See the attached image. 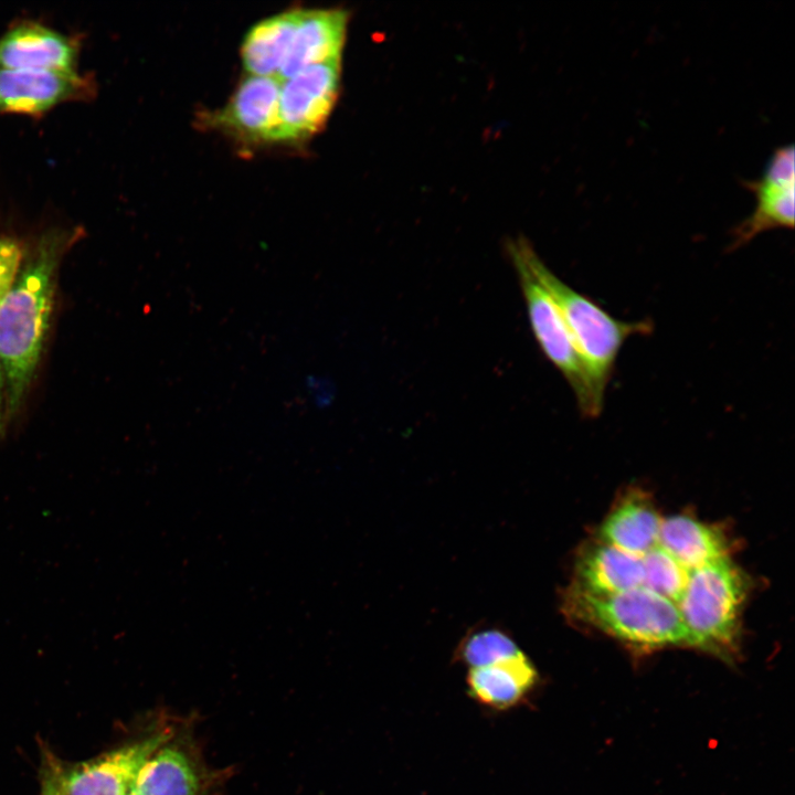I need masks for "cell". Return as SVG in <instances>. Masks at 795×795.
<instances>
[{
	"label": "cell",
	"instance_id": "cell-1",
	"mask_svg": "<svg viewBox=\"0 0 795 795\" xmlns=\"http://www.w3.org/2000/svg\"><path fill=\"white\" fill-rule=\"evenodd\" d=\"M65 242L66 237L55 232L42 237L0 301L6 416L19 410L39 363Z\"/></svg>",
	"mask_w": 795,
	"mask_h": 795
},
{
	"label": "cell",
	"instance_id": "cell-2",
	"mask_svg": "<svg viewBox=\"0 0 795 795\" xmlns=\"http://www.w3.org/2000/svg\"><path fill=\"white\" fill-rule=\"evenodd\" d=\"M529 262L565 320L586 378L593 417L598 416L622 347L634 336L651 333L653 322L647 319L625 321L615 318L594 299L573 289L558 277L532 245L529 250Z\"/></svg>",
	"mask_w": 795,
	"mask_h": 795
},
{
	"label": "cell",
	"instance_id": "cell-3",
	"mask_svg": "<svg viewBox=\"0 0 795 795\" xmlns=\"http://www.w3.org/2000/svg\"><path fill=\"white\" fill-rule=\"evenodd\" d=\"M561 610L569 621L640 648L695 647L676 603L644 586L610 594L568 586Z\"/></svg>",
	"mask_w": 795,
	"mask_h": 795
},
{
	"label": "cell",
	"instance_id": "cell-4",
	"mask_svg": "<svg viewBox=\"0 0 795 795\" xmlns=\"http://www.w3.org/2000/svg\"><path fill=\"white\" fill-rule=\"evenodd\" d=\"M748 591L746 575L730 556L688 572L677 606L696 648L723 658L734 655Z\"/></svg>",
	"mask_w": 795,
	"mask_h": 795
},
{
	"label": "cell",
	"instance_id": "cell-5",
	"mask_svg": "<svg viewBox=\"0 0 795 795\" xmlns=\"http://www.w3.org/2000/svg\"><path fill=\"white\" fill-rule=\"evenodd\" d=\"M531 243L523 236L511 239L506 248L517 272L533 336L545 358L570 385L577 407L593 417L584 370L565 320L529 262Z\"/></svg>",
	"mask_w": 795,
	"mask_h": 795
},
{
	"label": "cell",
	"instance_id": "cell-6",
	"mask_svg": "<svg viewBox=\"0 0 795 795\" xmlns=\"http://www.w3.org/2000/svg\"><path fill=\"white\" fill-rule=\"evenodd\" d=\"M341 60L311 65L280 81L276 142H298L318 132L340 91Z\"/></svg>",
	"mask_w": 795,
	"mask_h": 795
},
{
	"label": "cell",
	"instance_id": "cell-7",
	"mask_svg": "<svg viewBox=\"0 0 795 795\" xmlns=\"http://www.w3.org/2000/svg\"><path fill=\"white\" fill-rule=\"evenodd\" d=\"M170 739L158 732L68 770H52L45 777L62 795H130L148 759Z\"/></svg>",
	"mask_w": 795,
	"mask_h": 795
},
{
	"label": "cell",
	"instance_id": "cell-8",
	"mask_svg": "<svg viewBox=\"0 0 795 795\" xmlns=\"http://www.w3.org/2000/svg\"><path fill=\"white\" fill-rule=\"evenodd\" d=\"M794 147H780L771 156L762 176L744 183L753 193L755 205L752 213L732 231L730 251L744 246L764 232L794 227Z\"/></svg>",
	"mask_w": 795,
	"mask_h": 795
},
{
	"label": "cell",
	"instance_id": "cell-9",
	"mask_svg": "<svg viewBox=\"0 0 795 795\" xmlns=\"http://www.w3.org/2000/svg\"><path fill=\"white\" fill-rule=\"evenodd\" d=\"M280 81L247 75L211 123L245 142H276Z\"/></svg>",
	"mask_w": 795,
	"mask_h": 795
},
{
	"label": "cell",
	"instance_id": "cell-10",
	"mask_svg": "<svg viewBox=\"0 0 795 795\" xmlns=\"http://www.w3.org/2000/svg\"><path fill=\"white\" fill-rule=\"evenodd\" d=\"M87 78L74 72L0 68V112L38 115L66 100L87 97Z\"/></svg>",
	"mask_w": 795,
	"mask_h": 795
},
{
	"label": "cell",
	"instance_id": "cell-11",
	"mask_svg": "<svg viewBox=\"0 0 795 795\" xmlns=\"http://www.w3.org/2000/svg\"><path fill=\"white\" fill-rule=\"evenodd\" d=\"M348 22L344 9H300L277 78L284 81L311 65L342 60Z\"/></svg>",
	"mask_w": 795,
	"mask_h": 795
},
{
	"label": "cell",
	"instance_id": "cell-12",
	"mask_svg": "<svg viewBox=\"0 0 795 795\" xmlns=\"http://www.w3.org/2000/svg\"><path fill=\"white\" fill-rule=\"evenodd\" d=\"M76 56L71 39L34 22L12 26L0 39V68L74 72Z\"/></svg>",
	"mask_w": 795,
	"mask_h": 795
},
{
	"label": "cell",
	"instance_id": "cell-13",
	"mask_svg": "<svg viewBox=\"0 0 795 795\" xmlns=\"http://www.w3.org/2000/svg\"><path fill=\"white\" fill-rule=\"evenodd\" d=\"M569 586L595 594L618 593L643 586L642 556L626 553L601 540L577 551Z\"/></svg>",
	"mask_w": 795,
	"mask_h": 795
},
{
	"label": "cell",
	"instance_id": "cell-14",
	"mask_svg": "<svg viewBox=\"0 0 795 795\" xmlns=\"http://www.w3.org/2000/svg\"><path fill=\"white\" fill-rule=\"evenodd\" d=\"M467 671L468 696L477 703L497 711L520 706L539 681L537 668L523 651Z\"/></svg>",
	"mask_w": 795,
	"mask_h": 795
},
{
	"label": "cell",
	"instance_id": "cell-15",
	"mask_svg": "<svg viewBox=\"0 0 795 795\" xmlns=\"http://www.w3.org/2000/svg\"><path fill=\"white\" fill-rule=\"evenodd\" d=\"M662 518L651 500L638 490L625 495L600 527L601 541L643 556L658 545Z\"/></svg>",
	"mask_w": 795,
	"mask_h": 795
},
{
	"label": "cell",
	"instance_id": "cell-16",
	"mask_svg": "<svg viewBox=\"0 0 795 795\" xmlns=\"http://www.w3.org/2000/svg\"><path fill=\"white\" fill-rule=\"evenodd\" d=\"M658 545L687 571L728 558L730 551L722 530L688 515L662 519Z\"/></svg>",
	"mask_w": 795,
	"mask_h": 795
},
{
	"label": "cell",
	"instance_id": "cell-17",
	"mask_svg": "<svg viewBox=\"0 0 795 795\" xmlns=\"http://www.w3.org/2000/svg\"><path fill=\"white\" fill-rule=\"evenodd\" d=\"M300 9L287 10L261 20L246 33L241 45L247 75L277 77L288 51Z\"/></svg>",
	"mask_w": 795,
	"mask_h": 795
},
{
	"label": "cell",
	"instance_id": "cell-18",
	"mask_svg": "<svg viewBox=\"0 0 795 795\" xmlns=\"http://www.w3.org/2000/svg\"><path fill=\"white\" fill-rule=\"evenodd\" d=\"M202 781L193 760L174 745H162L140 768L134 795H202Z\"/></svg>",
	"mask_w": 795,
	"mask_h": 795
},
{
	"label": "cell",
	"instance_id": "cell-19",
	"mask_svg": "<svg viewBox=\"0 0 795 795\" xmlns=\"http://www.w3.org/2000/svg\"><path fill=\"white\" fill-rule=\"evenodd\" d=\"M512 635L502 627L484 626L469 630L454 651V661L467 669L489 666L519 654Z\"/></svg>",
	"mask_w": 795,
	"mask_h": 795
},
{
	"label": "cell",
	"instance_id": "cell-20",
	"mask_svg": "<svg viewBox=\"0 0 795 795\" xmlns=\"http://www.w3.org/2000/svg\"><path fill=\"white\" fill-rule=\"evenodd\" d=\"M643 586L678 603L686 586L688 572L659 545L642 556Z\"/></svg>",
	"mask_w": 795,
	"mask_h": 795
},
{
	"label": "cell",
	"instance_id": "cell-21",
	"mask_svg": "<svg viewBox=\"0 0 795 795\" xmlns=\"http://www.w3.org/2000/svg\"><path fill=\"white\" fill-rule=\"evenodd\" d=\"M22 262V252L18 243L10 239H0V301L12 286Z\"/></svg>",
	"mask_w": 795,
	"mask_h": 795
},
{
	"label": "cell",
	"instance_id": "cell-22",
	"mask_svg": "<svg viewBox=\"0 0 795 795\" xmlns=\"http://www.w3.org/2000/svg\"><path fill=\"white\" fill-rule=\"evenodd\" d=\"M4 377L0 360V436H2L4 433Z\"/></svg>",
	"mask_w": 795,
	"mask_h": 795
},
{
	"label": "cell",
	"instance_id": "cell-23",
	"mask_svg": "<svg viewBox=\"0 0 795 795\" xmlns=\"http://www.w3.org/2000/svg\"><path fill=\"white\" fill-rule=\"evenodd\" d=\"M42 795H62L53 784H51L47 780L44 781L43 784V793Z\"/></svg>",
	"mask_w": 795,
	"mask_h": 795
},
{
	"label": "cell",
	"instance_id": "cell-24",
	"mask_svg": "<svg viewBox=\"0 0 795 795\" xmlns=\"http://www.w3.org/2000/svg\"><path fill=\"white\" fill-rule=\"evenodd\" d=\"M130 795H134V794H132V793H130Z\"/></svg>",
	"mask_w": 795,
	"mask_h": 795
}]
</instances>
